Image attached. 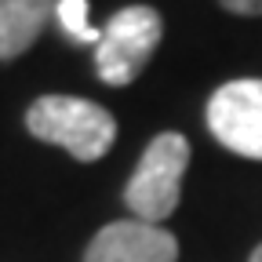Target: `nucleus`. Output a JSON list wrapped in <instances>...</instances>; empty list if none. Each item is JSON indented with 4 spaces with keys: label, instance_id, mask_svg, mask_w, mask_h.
Returning a JSON list of instances; mask_svg holds the SVG:
<instances>
[{
    "label": "nucleus",
    "instance_id": "obj_1",
    "mask_svg": "<svg viewBox=\"0 0 262 262\" xmlns=\"http://www.w3.org/2000/svg\"><path fill=\"white\" fill-rule=\"evenodd\" d=\"M26 131L40 142L62 146L73 160H102L117 139V120L106 106L77 95H40L26 110Z\"/></svg>",
    "mask_w": 262,
    "mask_h": 262
},
{
    "label": "nucleus",
    "instance_id": "obj_2",
    "mask_svg": "<svg viewBox=\"0 0 262 262\" xmlns=\"http://www.w3.org/2000/svg\"><path fill=\"white\" fill-rule=\"evenodd\" d=\"M189 164V142L179 131H160L146 146L135 175L124 189V204L135 211V219L160 226L182 196V175Z\"/></svg>",
    "mask_w": 262,
    "mask_h": 262
},
{
    "label": "nucleus",
    "instance_id": "obj_3",
    "mask_svg": "<svg viewBox=\"0 0 262 262\" xmlns=\"http://www.w3.org/2000/svg\"><path fill=\"white\" fill-rule=\"evenodd\" d=\"M160 37H164V18L149 4L120 8L106 22L102 40L95 44L98 80L110 84V88H127L131 80L146 70V62L157 51Z\"/></svg>",
    "mask_w": 262,
    "mask_h": 262
},
{
    "label": "nucleus",
    "instance_id": "obj_4",
    "mask_svg": "<svg viewBox=\"0 0 262 262\" xmlns=\"http://www.w3.org/2000/svg\"><path fill=\"white\" fill-rule=\"evenodd\" d=\"M208 131L237 157L262 160V80H229L208 98Z\"/></svg>",
    "mask_w": 262,
    "mask_h": 262
},
{
    "label": "nucleus",
    "instance_id": "obj_5",
    "mask_svg": "<svg viewBox=\"0 0 262 262\" xmlns=\"http://www.w3.org/2000/svg\"><path fill=\"white\" fill-rule=\"evenodd\" d=\"M175 258H179L175 233L142 219L110 222L84 248V262H175Z\"/></svg>",
    "mask_w": 262,
    "mask_h": 262
},
{
    "label": "nucleus",
    "instance_id": "obj_6",
    "mask_svg": "<svg viewBox=\"0 0 262 262\" xmlns=\"http://www.w3.org/2000/svg\"><path fill=\"white\" fill-rule=\"evenodd\" d=\"M58 0H0V62L26 55L55 15Z\"/></svg>",
    "mask_w": 262,
    "mask_h": 262
},
{
    "label": "nucleus",
    "instance_id": "obj_7",
    "mask_svg": "<svg viewBox=\"0 0 262 262\" xmlns=\"http://www.w3.org/2000/svg\"><path fill=\"white\" fill-rule=\"evenodd\" d=\"M55 18L66 29V37L77 44H98L102 40V29H95L88 22V0H58L55 4Z\"/></svg>",
    "mask_w": 262,
    "mask_h": 262
},
{
    "label": "nucleus",
    "instance_id": "obj_8",
    "mask_svg": "<svg viewBox=\"0 0 262 262\" xmlns=\"http://www.w3.org/2000/svg\"><path fill=\"white\" fill-rule=\"evenodd\" d=\"M229 15H244V18H258L262 15V0H219Z\"/></svg>",
    "mask_w": 262,
    "mask_h": 262
},
{
    "label": "nucleus",
    "instance_id": "obj_9",
    "mask_svg": "<svg viewBox=\"0 0 262 262\" xmlns=\"http://www.w3.org/2000/svg\"><path fill=\"white\" fill-rule=\"evenodd\" d=\"M248 262H262V244H258V248L251 251V258H248Z\"/></svg>",
    "mask_w": 262,
    "mask_h": 262
}]
</instances>
